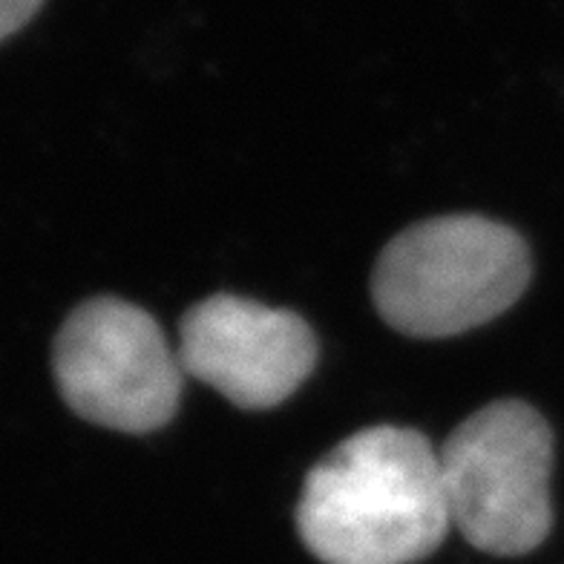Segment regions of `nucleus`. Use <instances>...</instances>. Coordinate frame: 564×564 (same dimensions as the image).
I'll return each mask as SVG.
<instances>
[{
	"label": "nucleus",
	"mask_w": 564,
	"mask_h": 564,
	"mask_svg": "<svg viewBox=\"0 0 564 564\" xmlns=\"http://www.w3.org/2000/svg\"><path fill=\"white\" fill-rule=\"evenodd\" d=\"M297 528L326 564L421 562L453 528L438 453L415 430L355 432L305 476Z\"/></svg>",
	"instance_id": "f257e3e1"
},
{
	"label": "nucleus",
	"mask_w": 564,
	"mask_h": 564,
	"mask_svg": "<svg viewBox=\"0 0 564 564\" xmlns=\"http://www.w3.org/2000/svg\"><path fill=\"white\" fill-rule=\"evenodd\" d=\"M530 282L512 228L484 216L426 219L389 242L371 274L380 317L409 337H453L505 314Z\"/></svg>",
	"instance_id": "f03ea898"
},
{
	"label": "nucleus",
	"mask_w": 564,
	"mask_h": 564,
	"mask_svg": "<svg viewBox=\"0 0 564 564\" xmlns=\"http://www.w3.org/2000/svg\"><path fill=\"white\" fill-rule=\"evenodd\" d=\"M441 478L453 528L492 556H524L553 524V435L533 406L478 409L441 446Z\"/></svg>",
	"instance_id": "7ed1b4c3"
},
{
	"label": "nucleus",
	"mask_w": 564,
	"mask_h": 564,
	"mask_svg": "<svg viewBox=\"0 0 564 564\" xmlns=\"http://www.w3.org/2000/svg\"><path fill=\"white\" fill-rule=\"evenodd\" d=\"M182 371L156 319L119 297H98L75 308L55 340L61 398L107 430L164 426L178 406Z\"/></svg>",
	"instance_id": "20e7f679"
},
{
	"label": "nucleus",
	"mask_w": 564,
	"mask_h": 564,
	"mask_svg": "<svg viewBox=\"0 0 564 564\" xmlns=\"http://www.w3.org/2000/svg\"><path fill=\"white\" fill-rule=\"evenodd\" d=\"M178 360L187 375L242 409H271L303 387L317 340L297 314L216 294L182 319Z\"/></svg>",
	"instance_id": "39448f33"
},
{
	"label": "nucleus",
	"mask_w": 564,
	"mask_h": 564,
	"mask_svg": "<svg viewBox=\"0 0 564 564\" xmlns=\"http://www.w3.org/2000/svg\"><path fill=\"white\" fill-rule=\"evenodd\" d=\"M41 3L44 0H0V41L26 26L30 18L41 9Z\"/></svg>",
	"instance_id": "423d86ee"
}]
</instances>
